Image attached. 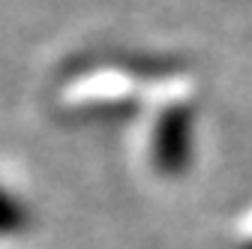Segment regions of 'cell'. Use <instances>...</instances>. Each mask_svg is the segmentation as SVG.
<instances>
[{"mask_svg":"<svg viewBox=\"0 0 252 249\" xmlns=\"http://www.w3.org/2000/svg\"><path fill=\"white\" fill-rule=\"evenodd\" d=\"M195 153V108L192 105H171L156 117L150 156L153 168L165 177H180L192 165Z\"/></svg>","mask_w":252,"mask_h":249,"instance_id":"6da1fadb","label":"cell"},{"mask_svg":"<svg viewBox=\"0 0 252 249\" xmlns=\"http://www.w3.org/2000/svg\"><path fill=\"white\" fill-rule=\"evenodd\" d=\"M30 225H33V213H30L27 201L9 192L6 186H0V240L27 234Z\"/></svg>","mask_w":252,"mask_h":249,"instance_id":"7a4b0ae2","label":"cell"}]
</instances>
